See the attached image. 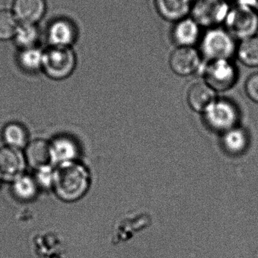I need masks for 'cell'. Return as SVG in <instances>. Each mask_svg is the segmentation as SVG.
Returning a JSON list of instances; mask_svg holds the SVG:
<instances>
[{
	"label": "cell",
	"mask_w": 258,
	"mask_h": 258,
	"mask_svg": "<svg viewBox=\"0 0 258 258\" xmlns=\"http://www.w3.org/2000/svg\"><path fill=\"white\" fill-rule=\"evenodd\" d=\"M91 185L89 169L79 161L56 167L53 190L58 198L72 203L83 198Z\"/></svg>",
	"instance_id": "cell-1"
},
{
	"label": "cell",
	"mask_w": 258,
	"mask_h": 258,
	"mask_svg": "<svg viewBox=\"0 0 258 258\" xmlns=\"http://www.w3.org/2000/svg\"><path fill=\"white\" fill-rule=\"evenodd\" d=\"M200 53L209 61L230 60L236 53V39L225 28H209L200 39Z\"/></svg>",
	"instance_id": "cell-2"
},
{
	"label": "cell",
	"mask_w": 258,
	"mask_h": 258,
	"mask_svg": "<svg viewBox=\"0 0 258 258\" xmlns=\"http://www.w3.org/2000/svg\"><path fill=\"white\" fill-rule=\"evenodd\" d=\"M203 120L211 130L224 134L237 127L239 111L231 101L215 99L203 112Z\"/></svg>",
	"instance_id": "cell-3"
},
{
	"label": "cell",
	"mask_w": 258,
	"mask_h": 258,
	"mask_svg": "<svg viewBox=\"0 0 258 258\" xmlns=\"http://www.w3.org/2000/svg\"><path fill=\"white\" fill-rule=\"evenodd\" d=\"M77 64L75 53L71 47H53L44 51L42 71L54 80L69 77Z\"/></svg>",
	"instance_id": "cell-4"
},
{
	"label": "cell",
	"mask_w": 258,
	"mask_h": 258,
	"mask_svg": "<svg viewBox=\"0 0 258 258\" xmlns=\"http://www.w3.org/2000/svg\"><path fill=\"white\" fill-rule=\"evenodd\" d=\"M224 24L226 30L236 39L242 40L257 36L258 15L248 5L241 4L231 7Z\"/></svg>",
	"instance_id": "cell-5"
},
{
	"label": "cell",
	"mask_w": 258,
	"mask_h": 258,
	"mask_svg": "<svg viewBox=\"0 0 258 258\" xmlns=\"http://www.w3.org/2000/svg\"><path fill=\"white\" fill-rule=\"evenodd\" d=\"M230 9L227 0H195L190 15L201 27L213 28L224 24Z\"/></svg>",
	"instance_id": "cell-6"
},
{
	"label": "cell",
	"mask_w": 258,
	"mask_h": 258,
	"mask_svg": "<svg viewBox=\"0 0 258 258\" xmlns=\"http://www.w3.org/2000/svg\"><path fill=\"white\" fill-rule=\"evenodd\" d=\"M237 77V70L230 60L210 61L204 71L206 84L218 92H224L233 87Z\"/></svg>",
	"instance_id": "cell-7"
},
{
	"label": "cell",
	"mask_w": 258,
	"mask_h": 258,
	"mask_svg": "<svg viewBox=\"0 0 258 258\" xmlns=\"http://www.w3.org/2000/svg\"><path fill=\"white\" fill-rule=\"evenodd\" d=\"M27 162L22 150L13 147L0 148V177L3 181L11 182L24 174Z\"/></svg>",
	"instance_id": "cell-8"
},
{
	"label": "cell",
	"mask_w": 258,
	"mask_h": 258,
	"mask_svg": "<svg viewBox=\"0 0 258 258\" xmlns=\"http://www.w3.org/2000/svg\"><path fill=\"white\" fill-rule=\"evenodd\" d=\"M201 57L195 47H177L170 56V68L177 75L187 77L199 68Z\"/></svg>",
	"instance_id": "cell-9"
},
{
	"label": "cell",
	"mask_w": 258,
	"mask_h": 258,
	"mask_svg": "<svg viewBox=\"0 0 258 258\" xmlns=\"http://www.w3.org/2000/svg\"><path fill=\"white\" fill-rule=\"evenodd\" d=\"M48 144L51 164L55 167L78 161L80 149L71 137L60 135L48 141Z\"/></svg>",
	"instance_id": "cell-10"
},
{
	"label": "cell",
	"mask_w": 258,
	"mask_h": 258,
	"mask_svg": "<svg viewBox=\"0 0 258 258\" xmlns=\"http://www.w3.org/2000/svg\"><path fill=\"white\" fill-rule=\"evenodd\" d=\"M201 27L192 17H186L174 23L171 39L177 47H194L202 36Z\"/></svg>",
	"instance_id": "cell-11"
},
{
	"label": "cell",
	"mask_w": 258,
	"mask_h": 258,
	"mask_svg": "<svg viewBox=\"0 0 258 258\" xmlns=\"http://www.w3.org/2000/svg\"><path fill=\"white\" fill-rule=\"evenodd\" d=\"M77 36L76 26L66 18L55 20L47 30V39L53 47H71Z\"/></svg>",
	"instance_id": "cell-12"
},
{
	"label": "cell",
	"mask_w": 258,
	"mask_h": 258,
	"mask_svg": "<svg viewBox=\"0 0 258 258\" xmlns=\"http://www.w3.org/2000/svg\"><path fill=\"white\" fill-rule=\"evenodd\" d=\"M46 10L45 0H14L12 13L19 23L36 24Z\"/></svg>",
	"instance_id": "cell-13"
},
{
	"label": "cell",
	"mask_w": 258,
	"mask_h": 258,
	"mask_svg": "<svg viewBox=\"0 0 258 258\" xmlns=\"http://www.w3.org/2000/svg\"><path fill=\"white\" fill-rule=\"evenodd\" d=\"M192 3V0H154L159 15L174 23L190 15Z\"/></svg>",
	"instance_id": "cell-14"
},
{
	"label": "cell",
	"mask_w": 258,
	"mask_h": 258,
	"mask_svg": "<svg viewBox=\"0 0 258 258\" xmlns=\"http://www.w3.org/2000/svg\"><path fill=\"white\" fill-rule=\"evenodd\" d=\"M24 151L27 165L36 170L47 165H51L49 144L42 139L30 141Z\"/></svg>",
	"instance_id": "cell-15"
},
{
	"label": "cell",
	"mask_w": 258,
	"mask_h": 258,
	"mask_svg": "<svg viewBox=\"0 0 258 258\" xmlns=\"http://www.w3.org/2000/svg\"><path fill=\"white\" fill-rule=\"evenodd\" d=\"M215 91L206 83H195L189 88L187 93V102L189 107L196 112L204 110L216 99Z\"/></svg>",
	"instance_id": "cell-16"
},
{
	"label": "cell",
	"mask_w": 258,
	"mask_h": 258,
	"mask_svg": "<svg viewBox=\"0 0 258 258\" xmlns=\"http://www.w3.org/2000/svg\"><path fill=\"white\" fill-rule=\"evenodd\" d=\"M221 144L226 153L231 156H239L248 149L249 138L246 131L236 127L223 134Z\"/></svg>",
	"instance_id": "cell-17"
},
{
	"label": "cell",
	"mask_w": 258,
	"mask_h": 258,
	"mask_svg": "<svg viewBox=\"0 0 258 258\" xmlns=\"http://www.w3.org/2000/svg\"><path fill=\"white\" fill-rule=\"evenodd\" d=\"M5 146L22 150L30 142L28 133L24 125L18 122L7 124L2 132Z\"/></svg>",
	"instance_id": "cell-18"
},
{
	"label": "cell",
	"mask_w": 258,
	"mask_h": 258,
	"mask_svg": "<svg viewBox=\"0 0 258 258\" xmlns=\"http://www.w3.org/2000/svg\"><path fill=\"white\" fill-rule=\"evenodd\" d=\"M39 188L33 176L23 174L12 182V191L21 201H30L37 195Z\"/></svg>",
	"instance_id": "cell-19"
},
{
	"label": "cell",
	"mask_w": 258,
	"mask_h": 258,
	"mask_svg": "<svg viewBox=\"0 0 258 258\" xmlns=\"http://www.w3.org/2000/svg\"><path fill=\"white\" fill-rule=\"evenodd\" d=\"M236 55L241 63L249 68L258 67V36L240 40L236 48Z\"/></svg>",
	"instance_id": "cell-20"
},
{
	"label": "cell",
	"mask_w": 258,
	"mask_h": 258,
	"mask_svg": "<svg viewBox=\"0 0 258 258\" xmlns=\"http://www.w3.org/2000/svg\"><path fill=\"white\" fill-rule=\"evenodd\" d=\"M44 51L36 46L21 49L18 56L19 66L29 73H35L42 68Z\"/></svg>",
	"instance_id": "cell-21"
},
{
	"label": "cell",
	"mask_w": 258,
	"mask_h": 258,
	"mask_svg": "<svg viewBox=\"0 0 258 258\" xmlns=\"http://www.w3.org/2000/svg\"><path fill=\"white\" fill-rule=\"evenodd\" d=\"M39 36V30L36 24L19 23L13 39L17 45L24 49L36 46Z\"/></svg>",
	"instance_id": "cell-22"
},
{
	"label": "cell",
	"mask_w": 258,
	"mask_h": 258,
	"mask_svg": "<svg viewBox=\"0 0 258 258\" xmlns=\"http://www.w3.org/2000/svg\"><path fill=\"white\" fill-rule=\"evenodd\" d=\"M18 22L12 11H0V40L13 39Z\"/></svg>",
	"instance_id": "cell-23"
},
{
	"label": "cell",
	"mask_w": 258,
	"mask_h": 258,
	"mask_svg": "<svg viewBox=\"0 0 258 258\" xmlns=\"http://www.w3.org/2000/svg\"><path fill=\"white\" fill-rule=\"evenodd\" d=\"M56 167L53 165H47L35 170L33 175L39 189H51L54 185Z\"/></svg>",
	"instance_id": "cell-24"
},
{
	"label": "cell",
	"mask_w": 258,
	"mask_h": 258,
	"mask_svg": "<svg viewBox=\"0 0 258 258\" xmlns=\"http://www.w3.org/2000/svg\"><path fill=\"white\" fill-rule=\"evenodd\" d=\"M245 89L248 98L258 104V73L248 77L245 83Z\"/></svg>",
	"instance_id": "cell-25"
},
{
	"label": "cell",
	"mask_w": 258,
	"mask_h": 258,
	"mask_svg": "<svg viewBox=\"0 0 258 258\" xmlns=\"http://www.w3.org/2000/svg\"><path fill=\"white\" fill-rule=\"evenodd\" d=\"M2 182H3V180H2L1 177H0V185H1Z\"/></svg>",
	"instance_id": "cell-26"
},
{
	"label": "cell",
	"mask_w": 258,
	"mask_h": 258,
	"mask_svg": "<svg viewBox=\"0 0 258 258\" xmlns=\"http://www.w3.org/2000/svg\"><path fill=\"white\" fill-rule=\"evenodd\" d=\"M256 2H257V3L258 4V0H255Z\"/></svg>",
	"instance_id": "cell-27"
}]
</instances>
